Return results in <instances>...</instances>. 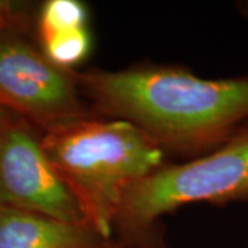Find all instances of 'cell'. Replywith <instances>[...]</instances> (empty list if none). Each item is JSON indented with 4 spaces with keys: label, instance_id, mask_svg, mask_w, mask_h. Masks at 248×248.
I'll use <instances>...</instances> for the list:
<instances>
[{
    "label": "cell",
    "instance_id": "6da1fadb",
    "mask_svg": "<svg viewBox=\"0 0 248 248\" xmlns=\"http://www.w3.org/2000/svg\"><path fill=\"white\" fill-rule=\"evenodd\" d=\"M73 76L101 110L133 123L163 149L210 152L248 123V76L202 79L166 68Z\"/></svg>",
    "mask_w": 248,
    "mask_h": 248
},
{
    "label": "cell",
    "instance_id": "7a4b0ae2",
    "mask_svg": "<svg viewBox=\"0 0 248 248\" xmlns=\"http://www.w3.org/2000/svg\"><path fill=\"white\" fill-rule=\"evenodd\" d=\"M40 143L101 239L110 236L125 192L163 167L164 159L157 142L120 119L75 120L46 131Z\"/></svg>",
    "mask_w": 248,
    "mask_h": 248
},
{
    "label": "cell",
    "instance_id": "3957f363",
    "mask_svg": "<svg viewBox=\"0 0 248 248\" xmlns=\"http://www.w3.org/2000/svg\"><path fill=\"white\" fill-rule=\"evenodd\" d=\"M236 202H248V123L202 157L163 166L134 184L124 195L117 221L143 228L186 204Z\"/></svg>",
    "mask_w": 248,
    "mask_h": 248
},
{
    "label": "cell",
    "instance_id": "277c9868",
    "mask_svg": "<svg viewBox=\"0 0 248 248\" xmlns=\"http://www.w3.org/2000/svg\"><path fill=\"white\" fill-rule=\"evenodd\" d=\"M16 32L0 36V108L45 133L89 117L78 97L75 76Z\"/></svg>",
    "mask_w": 248,
    "mask_h": 248
},
{
    "label": "cell",
    "instance_id": "5b68a950",
    "mask_svg": "<svg viewBox=\"0 0 248 248\" xmlns=\"http://www.w3.org/2000/svg\"><path fill=\"white\" fill-rule=\"evenodd\" d=\"M0 205L89 226L24 119L13 117L0 138Z\"/></svg>",
    "mask_w": 248,
    "mask_h": 248
},
{
    "label": "cell",
    "instance_id": "8992f818",
    "mask_svg": "<svg viewBox=\"0 0 248 248\" xmlns=\"http://www.w3.org/2000/svg\"><path fill=\"white\" fill-rule=\"evenodd\" d=\"M97 236L89 226L0 205V248H89Z\"/></svg>",
    "mask_w": 248,
    "mask_h": 248
},
{
    "label": "cell",
    "instance_id": "52a82bcc",
    "mask_svg": "<svg viewBox=\"0 0 248 248\" xmlns=\"http://www.w3.org/2000/svg\"><path fill=\"white\" fill-rule=\"evenodd\" d=\"M87 13L76 0H50L42 7L39 36L42 51L58 68L81 62L90 51Z\"/></svg>",
    "mask_w": 248,
    "mask_h": 248
},
{
    "label": "cell",
    "instance_id": "ba28073f",
    "mask_svg": "<svg viewBox=\"0 0 248 248\" xmlns=\"http://www.w3.org/2000/svg\"><path fill=\"white\" fill-rule=\"evenodd\" d=\"M21 19L17 6L10 1H0V36L17 31L21 27Z\"/></svg>",
    "mask_w": 248,
    "mask_h": 248
}]
</instances>
